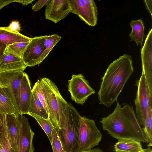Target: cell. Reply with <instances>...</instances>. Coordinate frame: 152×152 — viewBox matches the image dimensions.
<instances>
[{
  "instance_id": "obj_1",
  "label": "cell",
  "mask_w": 152,
  "mask_h": 152,
  "mask_svg": "<svg viewBox=\"0 0 152 152\" xmlns=\"http://www.w3.org/2000/svg\"><path fill=\"white\" fill-rule=\"evenodd\" d=\"M132 63V57L124 54L109 65L98 93L99 104L109 107L117 100L134 72Z\"/></svg>"
},
{
  "instance_id": "obj_2",
  "label": "cell",
  "mask_w": 152,
  "mask_h": 152,
  "mask_svg": "<svg viewBox=\"0 0 152 152\" xmlns=\"http://www.w3.org/2000/svg\"><path fill=\"white\" fill-rule=\"evenodd\" d=\"M99 122L103 129L118 140H128L147 143L133 108L126 104L123 107L117 102L113 111Z\"/></svg>"
},
{
  "instance_id": "obj_3",
  "label": "cell",
  "mask_w": 152,
  "mask_h": 152,
  "mask_svg": "<svg viewBox=\"0 0 152 152\" xmlns=\"http://www.w3.org/2000/svg\"><path fill=\"white\" fill-rule=\"evenodd\" d=\"M81 116L71 103H68L61 118L58 136L64 152H79V135Z\"/></svg>"
},
{
  "instance_id": "obj_4",
  "label": "cell",
  "mask_w": 152,
  "mask_h": 152,
  "mask_svg": "<svg viewBox=\"0 0 152 152\" xmlns=\"http://www.w3.org/2000/svg\"><path fill=\"white\" fill-rule=\"evenodd\" d=\"M40 80L49 120L54 128H59L62 113L68 103L62 97L53 81L46 77Z\"/></svg>"
},
{
  "instance_id": "obj_5",
  "label": "cell",
  "mask_w": 152,
  "mask_h": 152,
  "mask_svg": "<svg viewBox=\"0 0 152 152\" xmlns=\"http://www.w3.org/2000/svg\"><path fill=\"white\" fill-rule=\"evenodd\" d=\"M102 138V133L96 127L94 121L85 116H81L79 129V152L92 149L99 145Z\"/></svg>"
},
{
  "instance_id": "obj_6",
  "label": "cell",
  "mask_w": 152,
  "mask_h": 152,
  "mask_svg": "<svg viewBox=\"0 0 152 152\" xmlns=\"http://www.w3.org/2000/svg\"><path fill=\"white\" fill-rule=\"evenodd\" d=\"M137 87L136 97L134 100L135 115L140 125L143 127L146 119L148 110L152 106V94H151L143 73L140 79L135 82Z\"/></svg>"
},
{
  "instance_id": "obj_7",
  "label": "cell",
  "mask_w": 152,
  "mask_h": 152,
  "mask_svg": "<svg viewBox=\"0 0 152 152\" xmlns=\"http://www.w3.org/2000/svg\"><path fill=\"white\" fill-rule=\"evenodd\" d=\"M70 12L77 15L88 25L94 26L97 24L98 11L93 0H68Z\"/></svg>"
},
{
  "instance_id": "obj_8",
  "label": "cell",
  "mask_w": 152,
  "mask_h": 152,
  "mask_svg": "<svg viewBox=\"0 0 152 152\" xmlns=\"http://www.w3.org/2000/svg\"><path fill=\"white\" fill-rule=\"evenodd\" d=\"M68 83V89L71 99L77 104H83L89 96L95 93L81 74L72 75Z\"/></svg>"
},
{
  "instance_id": "obj_9",
  "label": "cell",
  "mask_w": 152,
  "mask_h": 152,
  "mask_svg": "<svg viewBox=\"0 0 152 152\" xmlns=\"http://www.w3.org/2000/svg\"><path fill=\"white\" fill-rule=\"evenodd\" d=\"M24 71L19 69L0 72V83L18 111L17 94Z\"/></svg>"
},
{
  "instance_id": "obj_10",
  "label": "cell",
  "mask_w": 152,
  "mask_h": 152,
  "mask_svg": "<svg viewBox=\"0 0 152 152\" xmlns=\"http://www.w3.org/2000/svg\"><path fill=\"white\" fill-rule=\"evenodd\" d=\"M19 135L16 152H34L33 144L34 133L32 130L28 118L19 114Z\"/></svg>"
},
{
  "instance_id": "obj_11",
  "label": "cell",
  "mask_w": 152,
  "mask_h": 152,
  "mask_svg": "<svg viewBox=\"0 0 152 152\" xmlns=\"http://www.w3.org/2000/svg\"><path fill=\"white\" fill-rule=\"evenodd\" d=\"M152 28L149 31L141 50L142 73L145 76L151 94H152Z\"/></svg>"
},
{
  "instance_id": "obj_12",
  "label": "cell",
  "mask_w": 152,
  "mask_h": 152,
  "mask_svg": "<svg viewBox=\"0 0 152 152\" xmlns=\"http://www.w3.org/2000/svg\"><path fill=\"white\" fill-rule=\"evenodd\" d=\"M45 36L31 38L26 47L22 56L25 66H36V63L45 49L44 44Z\"/></svg>"
},
{
  "instance_id": "obj_13",
  "label": "cell",
  "mask_w": 152,
  "mask_h": 152,
  "mask_svg": "<svg viewBox=\"0 0 152 152\" xmlns=\"http://www.w3.org/2000/svg\"><path fill=\"white\" fill-rule=\"evenodd\" d=\"M68 0H51L45 8V18L56 23L70 12Z\"/></svg>"
},
{
  "instance_id": "obj_14",
  "label": "cell",
  "mask_w": 152,
  "mask_h": 152,
  "mask_svg": "<svg viewBox=\"0 0 152 152\" xmlns=\"http://www.w3.org/2000/svg\"><path fill=\"white\" fill-rule=\"evenodd\" d=\"M31 93L32 89L28 76L24 72L21 80L16 96L17 106L19 114L28 113Z\"/></svg>"
},
{
  "instance_id": "obj_15",
  "label": "cell",
  "mask_w": 152,
  "mask_h": 152,
  "mask_svg": "<svg viewBox=\"0 0 152 152\" xmlns=\"http://www.w3.org/2000/svg\"><path fill=\"white\" fill-rule=\"evenodd\" d=\"M26 68L22 58L5 51L0 59V72L19 69L24 70Z\"/></svg>"
},
{
  "instance_id": "obj_16",
  "label": "cell",
  "mask_w": 152,
  "mask_h": 152,
  "mask_svg": "<svg viewBox=\"0 0 152 152\" xmlns=\"http://www.w3.org/2000/svg\"><path fill=\"white\" fill-rule=\"evenodd\" d=\"M18 115L14 114L6 115L7 127L12 142L13 152L17 151L19 137L20 128Z\"/></svg>"
},
{
  "instance_id": "obj_17",
  "label": "cell",
  "mask_w": 152,
  "mask_h": 152,
  "mask_svg": "<svg viewBox=\"0 0 152 152\" xmlns=\"http://www.w3.org/2000/svg\"><path fill=\"white\" fill-rule=\"evenodd\" d=\"M27 114L34 118H38L49 120V115L46 109L36 94L32 91Z\"/></svg>"
},
{
  "instance_id": "obj_18",
  "label": "cell",
  "mask_w": 152,
  "mask_h": 152,
  "mask_svg": "<svg viewBox=\"0 0 152 152\" xmlns=\"http://www.w3.org/2000/svg\"><path fill=\"white\" fill-rule=\"evenodd\" d=\"M31 39V38L20 33L11 31L5 27H0V42L7 46L15 42H29Z\"/></svg>"
},
{
  "instance_id": "obj_19",
  "label": "cell",
  "mask_w": 152,
  "mask_h": 152,
  "mask_svg": "<svg viewBox=\"0 0 152 152\" xmlns=\"http://www.w3.org/2000/svg\"><path fill=\"white\" fill-rule=\"evenodd\" d=\"M113 147L115 152H142L144 150L140 142L132 140H118Z\"/></svg>"
},
{
  "instance_id": "obj_20",
  "label": "cell",
  "mask_w": 152,
  "mask_h": 152,
  "mask_svg": "<svg viewBox=\"0 0 152 152\" xmlns=\"http://www.w3.org/2000/svg\"><path fill=\"white\" fill-rule=\"evenodd\" d=\"M0 114L18 116V111L3 88L0 89Z\"/></svg>"
},
{
  "instance_id": "obj_21",
  "label": "cell",
  "mask_w": 152,
  "mask_h": 152,
  "mask_svg": "<svg viewBox=\"0 0 152 152\" xmlns=\"http://www.w3.org/2000/svg\"><path fill=\"white\" fill-rule=\"evenodd\" d=\"M129 24L132 28V31L129 35L131 41H134L137 46L140 45L142 47V41L145 37V26L142 19L132 20Z\"/></svg>"
},
{
  "instance_id": "obj_22",
  "label": "cell",
  "mask_w": 152,
  "mask_h": 152,
  "mask_svg": "<svg viewBox=\"0 0 152 152\" xmlns=\"http://www.w3.org/2000/svg\"><path fill=\"white\" fill-rule=\"evenodd\" d=\"M61 38V36L56 34L45 35L44 42L45 49L37 61L36 65H39L43 61Z\"/></svg>"
},
{
  "instance_id": "obj_23",
  "label": "cell",
  "mask_w": 152,
  "mask_h": 152,
  "mask_svg": "<svg viewBox=\"0 0 152 152\" xmlns=\"http://www.w3.org/2000/svg\"><path fill=\"white\" fill-rule=\"evenodd\" d=\"M142 129L148 143L147 146L150 147L152 145V106L148 110L144 125Z\"/></svg>"
},
{
  "instance_id": "obj_24",
  "label": "cell",
  "mask_w": 152,
  "mask_h": 152,
  "mask_svg": "<svg viewBox=\"0 0 152 152\" xmlns=\"http://www.w3.org/2000/svg\"><path fill=\"white\" fill-rule=\"evenodd\" d=\"M29 42H15L7 46L5 51L22 58L23 53Z\"/></svg>"
},
{
  "instance_id": "obj_25",
  "label": "cell",
  "mask_w": 152,
  "mask_h": 152,
  "mask_svg": "<svg viewBox=\"0 0 152 152\" xmlns=\"http://www.w3.org/2000/svg\"><path fill=\"white\" fill-rule=\"evenodd\" d=\"M0 152H13L12 142L7 127L6 121L2 132L1 148Z\"/></svg>"
},
{
  "instance_id": "obj_26",
  "label": "cell",
  "mask_w": 152,
  "mask_h": 152,
  "mask_svg": "<svg viewBox=\"0 0 152 152\" xmlns=\"http://www.w3.org/2000/svg\"><path fill=\"white\" fill-rule=\"evenodd\" d=\"M50 143L52 152H64L58 136V128H54L52 130V140Z\"/></svg>"
},
{
  "instance_id": "obj_27",
  "label": "cell",
  "mask_w": 152,
  "mask_h": 152,
  "mask_svg": "<svg viewBox=\"0 0 152 152\" xmlns=\"http://www.w3.org/2000/svg\"><path fill=\"white\" fill-rule=\"evenodd\" d=\"M34 118L43 130L50 142L52 140V131L54 127L50 121L38 118Z\"/></svg>"
},
{
  "instance_id": "obj_28",
  "label": "cell",
  "mask_w": 152,
  "mask_h": 152,
  "mask_svg": "<svg viewBox=\"0 0 152 152\" xmlns=\"http://www.w3.org/2000/svg\"><path fill=\"white\" fill-rule=\"evenodd\" d=\"M32 91L34 92L37 96L48 113L47 107L42 90L40 80H37V81L33 86L32 90Z\"/></svg>"
},
{
  "instance_id": "obj_29",
  "label": "cell",
  "mask_w": 152,
  "mask_h": 152,
  "mask_svg": "<svg viewBox=\"0 0 152 152\" xmlns=\"http://www.w3.org/2000/svg\"><path fill=\"white\" fill-rule=\"evenodd\" d=\"M51 1V0H38L32 6V9L34 12H37L44 6L48 5Z\"/></svg>"
},
{
  "instance_id": "obj_30",
  "label": "cell",
  "mask_w": 152,
  "mask_h": 152,
  "mask_svg": "<svg viewBox=\"0 0 152 152\" xmlns=\"http://www.w3.org/2000/svg\"><path fill=\"white\" fill-rule=\"evenodd\" d=\"M5 27L11 31L18 33H19L21 30L20 23L17 20L12 21L8 26Z\"/></svg>"
},
{
  "instance_id": "obj_31",
  "label": "cell",
  "mask_w": 152,
  "mask_h": 152,
  "mask_svg": "<svg viewBox=\"0 0 152 152\" xmlns=\"http://www.w3.org/2000/svg\"><path fill=\"white\" fill-rule=\"evenodd\" d=\"M5 121L6 115L0 114V143L1 145L2 138V132Z\"/></svg>"
},
{
  "instance_id": "obj_32",
  "label": "cell",
  "mask_w": 152,
  "mask_h": 152,
  "mask_svg": "<svg viewBox=\"0 0 152 152\" xmlns=\"http://www.w3.org/2000/svg\"><path fill=\"white\" fill-rule=\"evenodd\" d=\"M15 1L16 0H0V10L8 4Z\"/></svg>"
},
{
  "instance_id": "obj_33",
  "label": "cell",
  "mask_w": 152,
  "mask_h": 152,
  "mask_svg": "<svg viewBox=\"0 0 152 152\" xmlns=\"http://www.w3.org/2000/svg\"><path fill=\"white\" fill-rule=\"evenodd\" d=\"M145 3V4L147 9L148 10L152 17V1L151 0H144Z\"/></svg>"
},
{
  "instance_id": "obj_34",
  "label": "cell",
  "mask_w": 152,
  "mask_h": 152,
  "mask_svg": "<svg viewBox=\"0 0 152 152\" xmlns=\"http://www.w3.org/2000/svg\"><path fill=\"white\" fill-rule=\"evenodd\" d=\"M7 47L6 45L0 42V59L4 53Z\"/></svg>"
},
{
  "instance_id": "obj_35",
  "label": "cell",
  "mask_w": 152,
  "mask_h": 152,
  "mask_svg": "<svg viewBox=\"0 0 152 152\" xmlns=\"http://www.w3.org/2000/svg\"><path fill=\"white\" fill-rule=\"evenodd\" d=\"M34 1V0H16L15 2L20 3L23 5H26L31 3Z\"/></svg>"
},
{
  "instance_id": "obj_36",
  "label": "cell",
  "mask_w": 152,
  "mask_h": 152,
  "mask_svg": "<svg viewBox=\"0 0 152 152\" xmlns=\"http://www.w3.org/2000/svg\"><path fill=\"white\" fill-rule=\"evenodd\" d=\"M79 152H103L102 150L100 148H96L85 151Z\"/></svg>"
},
{
  "instance_id": "obj_37",
  "label": "cell",
  "mask_w": 152,
  "mask_h": 152,
  "mask_svg": "<svg viewBox=\"0 0 152 152\" xmlns=\"http://www.w3.org/2000/svg\"><path fill=\"white\" fill-rule=\"evenodd\" d=\"M142 152H152V150L150 147H148L145 149H144V151Z\"/></svg>"
},
{
  "instance_id": "obj_38",
  "label": "cell",
  "mask_w": 152,
  "mask_h": 152,
  "mask_svg": "<svg viewBox=\"0 0 152 152\" xmlns=\"http://www.w3.org/2000/svg\"><path fill=\"white\" fill-rule=\"evenodd\" d=\"M3 88V86L1 85L0 83V89Z\"/></svg>"
},
{
  "instance_id": "obj_39",
  "label": "cell",
  "mask_w": 152,
  "mask_h": 152,
  "mask_svg": "<svg viewBox=\"0 0 152 152\" xmlns=\"http://www.w3.org/2000/svg\"><path fill=\"white\" fill-rule=\"evenodd\" d=\"M1 143H0V150L1 149Z\"/></svg>"
}]
</instances>
